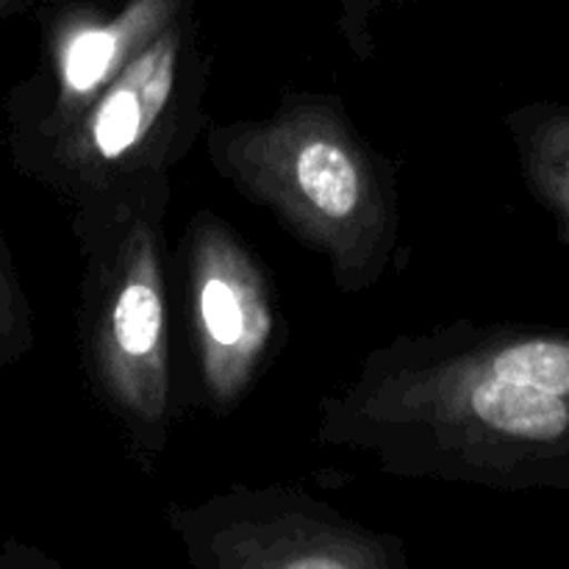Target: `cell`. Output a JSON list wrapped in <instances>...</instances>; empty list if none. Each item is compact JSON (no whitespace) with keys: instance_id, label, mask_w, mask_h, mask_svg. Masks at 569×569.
<instances>
[{"instance_id":"cell-1","label":"cell","mask_w":569,"mask_h":569,"mask_svg":"<svg viewBox=\"0 0 569 569\" xmlns=\"http://www.w3.org/2000/svg\"><path fill=\"white\" fill-rule=\"evenodd\" d=\"M315 439L406 481L569 492V331L459 320L378 345Z\"/></svg>"},{"instance_id":"cell-2","label":"cell","mask_w":569,"mask_h":569,"mask_svg":"<svg viewBox=\"0 0 569 569\" xmlns=\"http://www.w3.org/2000/svg\"><path fill=\"white\" fill-rule=\"evenodd\" d=\"M203 139L217 176L320 253L337 289L381 281L400 242L398 187L342 100L289 92L259 120L209 122Z\"/></svg>"},{"instance_id":"cell-3","label":"cell","mask_w":569,"mask_h":569,"mask_svg":"<svg viewBox=\"0 0 569 569\" xmlns=\"http://www.w3.org/2000/svg\"><path fill=\"white\" fill-rule=\"evenodd\" d=\"M170 200V170L144 172L76 198L72 220L83 256V370L148 472L167 448L176 400L164 248Z\"/></svg>"},{"instance_id":"cell-4","label":"cell","mask_w":569,"mask_h":569,"mask_svg":"<svg viewBox=\"0 0 569 569\" xmlns=\"http://www.w3.org/2000/svg\"><path fill=\"white\" fill-rule=\"evenodd\" d=\"M203 56L183 6L56 137L17 153L26 172L67 198L172 170L203 126Z\"/></svg>"},{"instance_id":"cell-5","label":"cell","mask_w":569,"mask_h":569,"mask_svg":"<svg viewBox=\"0 0 569 569\" xmlns=\"http://www.w3.org/2000/svg\"><path fill=\"white\" fill-rule=\"evenodd\" d=\"M170 528L198 569H403L400 539L370 531L298 487H233L172 506Z\"/></svg>"},{"instance_id":"cell-6","label":"cell","mask_w":569,"mask_h":569,"mask_svg":"<svg viewBox=\"0 0 569 569\" xmlns=\"http://www.w3.org/2000/svg\"><path fill=\"white\" fill-rule=\"evenodd\" d=\"M187 289L200 400L226 417L276 350L270 278L226 220L200 211L187 226Z\"/></svg>"},{"instance_id":"cell-7","label":"cell","mask_w":569,"mask_h":569,"mask_svg":"<svg viewBox=\"0 0 569 569\" xmlns=\"http://www.w3.org/2000/svg\"><path fill=\"white\" fill-rule=\"evenodd\" d=\"M189 0H128L111 17H78L56 28L48 64L11 100L14 156L70 126L128 59Z\"/></svg>"},{"instance_id":"cell-8","label":"cell","mask_w":569,"mask_h":569,"mask_svg":"<svg viewBox=\"0 0 569 569\" xmlns=\"http://www.w3.org/2000/svg\"><path fill=\"white\" fill-rule=\"evenodd\" d=\"M522 181L569 244V103H526L506 117Z\"/></svg>"},{"instance_id":"cell-9","label":"cell","mask_w":569,"mask_h":569,"mask_svg":"<svg viewBox=\"0 0 569 569\" xmlns=\"http://www.w3.org/2000/svg\"><path fill=\"white\" fill-rule=\"evenodd\" d=\"M33 348L31 306L20 287L9 248L0 237V367L26 359Z\"/></svg>"},{"instance_id":"cell-10","label":"cell","mask_w":569,"mask_h":569,"mask_svg":"<svg viewBox=\"0 0 569 569\" xmlns=\"http://www.w3.org/2000/svg\"><path fill=\"white\" fill-rule=\"evenodd\" d=\"M356 3L359 0H342V9H345V17H342V28L345 33H353V22H356ZM381 3V0H361V17H365V26H367V17H370V11L376 9V6Z\"/></svg>"}]
</instances>
